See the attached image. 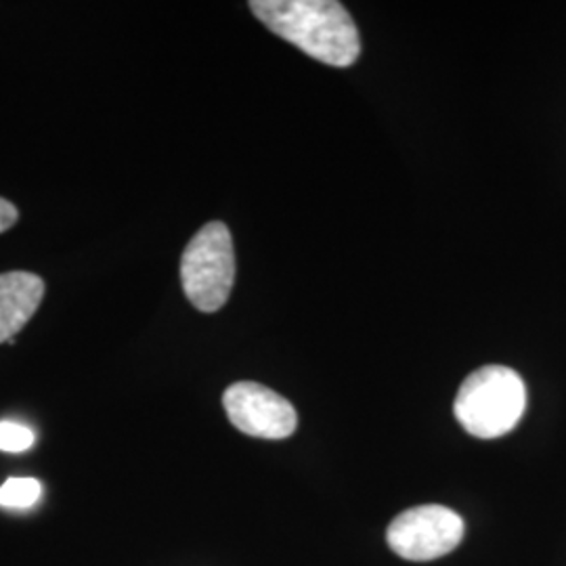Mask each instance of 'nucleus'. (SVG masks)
I'll return each mask as SVG.
<instances>
[{
	"label": "nucleus",
	"mask_w": 566,
	"mask_h": 566,
	"mask_svg": "<svg viewBox=\"0 0 566 566\" xmlns=\"http://www.w3.org/2000/svg\"><path fill=\"white\" fill-rule=\"evenodd\" d=\"M252 13L283 41L334 67L353 65L361 42L348 11L334 0H254Z\"/></svg>",
	"instance_id": "obj_1"
},
{
	"label": "nucleus",
	"mask_w": 566,
	"mask_h": 566,
	"mask_svg": "<svg viewBox=\"0 0 566 566\" xmlns=\"http://www.w3.org/2000/svg\"><path fill=\"white\" fill-rule=\"evenodd\" d=\"M525 407L523 378L506 365H485L460 386L453 411L468 434L500 439L521 422Z\"/></svg>",
	"instance_id": "obj_2"
},
{
	"label": "nucleus",
	"mask_w": 566,
	"mask_h": 566,
	"mask_svg": "<svg viewBox=\"0 0 566 566\" xmlns=\"http://www.w3.org/2000/svg\"><path fill=\"white\" fill-rule=\"evenodd\" d=\"M185 296L202 313H217L229 301L235 283V252L223 223L203 224L181 256Z\"/></svg>",
	"instance_id": "obj_3"
},
{
	"label": "nucleus",
	"mask_w": 566,
	"mask_h": 566,
	"mask_svg": "<svg viewBox=\"0 0 566 566\" xmlns=\"http://www.w3.org/2000/svg\"><path fill=\"white\" fill-rule=\"evenodd\" d=\"M464 539V521L453 510L439 504L401 512L386 531V542L395 554L411 563H428L446 556Z\"/></svg>",
	"instance_id": "obj_4"
},
{
	"label": "nucleus",
	"mask_w": 566,
	"mask_h": 566,
	"mask_svg": "<svg viewBox=\"0 0 566 566\" xmlns=\"http://www.w3.org/2000/svg\"><path fill=\"white\" fill-rule=\"evenodd\" d=\"M224 411L240 432L280 441L294 434L298 416L294 405L259 382H235L224 390Z\"/></svg>",
	"instance_id": "obj_5"
},
{
	"label": "nucleus",
	"mask_w": 566,
	"mask_h": 566,
	"mask_svg": "<svg viewBox=\"0 0 566 566\" xmlns=\"http://www.w3.org/2000/svg\"><path fill=\"white\" fill-rule=\"evenodd\" d=\"M44 298V282L34 273L11 271L0 275V344L13 343L36 315Z\"/></svg>",
	"instance_id": "obj_6"
},
{
	"label": "nucleus",
	"mask_w": 566,
	"mask_h": 566,
	"mask_svg": "<svg viewBox=\"0 0 566 566\" xmlns=\"http://www.w3.org/2000/svg\"><path fill=\"white\" fill-rule=\"evenodd\" d=\"M42 486L36 479H7L0 486V506L9 510H28L41 500Z\"/></svg>",
	"instance_id": "obj_7"
},
{
	"label": "nucleus",
	"mask_w": 566,
	"mask_h": 566,
	"mask_svg": "<svg viewBox=\"0 0 566 566\" xmlns=\"http://www.w3.org/2000/svg\"><path fill=\"white\" fill-rule=\"evenodd\" d=\"M36 434L32 428L18 422H0V451L21 453L34 446Z\"/></svg>",
	"instance_id": "obj_8"
},
{
	"label": "nucleus",
	"mask_w": 566,
	"mask_h": 566,
	"mask_svg": "<svg viewBox=\"0 0 566 566\" xmlns=\"http://www.w3.org/2000/svg\"><path fill=\"white\" fill-rule=\"evenodd\" d=\"M18 219H20L18 208L9 202V200L0 198V233L9 231L13 224L18 223Z\"/></svg>",
	"instance_id": "obj_9"
}]
</instances>
